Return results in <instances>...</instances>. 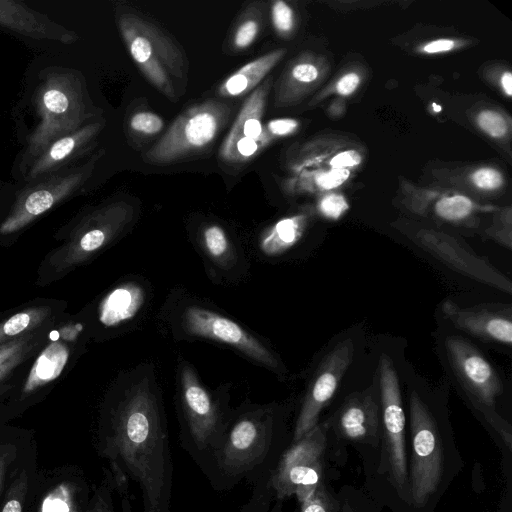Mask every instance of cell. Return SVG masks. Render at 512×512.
Segmentation results:
<instances>
[{"mask_svg": "<svg viewBox=\"0 0 512 512\" xmlns=\"http://www.w3.org/2000/svg\"><path fill=\"white\" fill-rule=\"evenodd\" d=\"M101 452L111 466L112 481L133 482L143 512H171L173 466L159 400L152 387L128 388L112 410Z\"/></svg>", "mask_w": 512, "mask_h": 512, "instance_id": "obj_1", "label": "cell"}, {"mask_svg": "<svg viewBox=\"0 0 512 512\" xmlns=\"http://www.w3.org/2000/svg\"><path fill=\"white\" fill-rule=\"evenodd\" d=\"M359 76L355 73H348L345 76H343L338 84H337V91L341 95H349L355 91L359 84Z\"/></svg>", "mask_w": 512, "mask_h": 512, "instance_id": "obj_40", "label": "cell"}, {"mask_svg": "<svg viewBox=\"0 0 512 512\" xmlns=\"http://www.w3.org/2000/svg\"><path fill=\"white\" fill-rule=\"evenodd\" d=\"M328 422L284 450L254 483L250 500L240 512H278V505L295 495L299 502L311 497L321 483Z\"/></svg>", "mask_w": 512, "mask_h": 512, "instance_id": "obj_5", "label": "cell"}, {"mask_svg": "<svg viewBox=\"0 0 512 512\" xmlns=\"http://www.w3.org/2000/svg\"><path fill=\"white\" fill-rule=\"evenodd\" d=\"M264 8V2L256 1L242 12L230 38L234 51H244L257 40L264 25Z\"/></svg>", "mask_w": 512, "mask_h": 512, "instance_id": "obj_23", "label": "cell"}, {"mask_svg": "<svg viewBox=\"0 0 512 512\" xmlns=\"http://www.w3.org/2000/svg\"><path fill=\"white\" fill-rule=\"evenodd\" d=\"M474 184L482 189L493 190L501 186L503 179L501 174L491 168H482L472 175Z\"/></svg>", "mask_w": 512, "mask_h": 512, "instance_id": "obj_35", "label": "cell"}, {"mask_svg": "<svg viewBox=\"0 0 512 512\" xmlns=\"http://www.w3.org/2000/svg\"><path fill=\"white\" fill-rule=\"evenodd\" d=\"M300 512H338L336 505L321 484L316 492L300 503Z\"/></svg>", "mask_w": 512, "mask_h": 512, "instance_id": "obj_31", "label": "cell"}, {"mask_svg": "<svg viewBox=\"0 0 512 512\" xmlns=\"http://www.w3.org/2000/svg\"><path fill=\"white\" fill-rule=\"evenodd\" d=\"M106 126L102 116L83 127L53 140L21 172L13 176L15 182H27L89 157L97 139Z\"/></svg>", "mask_w": 512, "mask_h": 512, "instance_id": "obj_16", "label": "cell"}, {"mask_svg": "<svg viewBox=\"0 0 512 512\" xmlns=\"http://www.w3.org/2000/svg\"><path fill=\"white\" fill-rule=\"evenodd\" d=\"M411 430L410 495L417 505L425 504L436 492L443 473L440 433L430 410L416 391L409 400Z\"/></svg>", "mask_w": 512, "mask_h": 512, "instance_id": "obj_9", "label": "cell"}, {"mask_svg": "<svg viewBox=\"0 0 512 512\" xmlns=\"http://www.w3.org/2000/svg\"><path fill=\"white\" fill-rule=\"evenodd\" d=\"M16 351L15 347H5V349H2L0 351V362L9 358V355H12ZM5 365L0 364V370L4 369Z\"/></svg>", "mask_w": 512, "mask_h": 512, "instance_id": "obj_44", "label": "cell"}, {"mask_svg": "<svg viewBox=\"0 0 512 512\" xmlns=\"http://www.w3.org/2000/svg\"><path fill=\"white\" fill-rule=\"evenodd\" d=\"M128 129L135 137H154L164 129V121L152 111L140 110L129 117Z\"/></svg>", "mask_w": 512, "mask_h": 512, "instance_id": "obj_28", "label": "cell"}, {"mask_svg": "<svg viewBox=\"0 0 512 512\" xmlns=\"http://www.w3.org/2000/svg\"><path fill=\"white\" fill-rule=\"evenodd\" d=\"M445 350L456 378L474 404L492 424L500 423L502 419L494 407L503 385L493 365L474 344L459 335L445 339Z\"/></svg>", "mask_w": 512, "mask_h": 512, "instance_id": "obj_10", "label": "cell"}, {"mask_svg": "<svg viewBox=\"0 0 512 512\" xmlns=\"http://www.w3.org/2000/svg\"><path fill=\"white\" fill-rule=\"evenodd\" d=\"M272 78L265 79L243 102L219 150L228 164H243L254 159L273 139L262 123Z\"/></svg>", "mask_w": 512, "mask_h": 512, "instance_id": "obj_12", "label": "cell"}, {"mask_svg": "<svg viewBox=\"0 0 512 512\" xmlns=\"http://www.w3.org/2000/svg\"><path fill=\"white\" fill-rule=\"evenodd\" d=\"M233 113L230 103L207 99L185 109L143 155L148 164L166 165L206 150Z\"/></svg>", "mask_w": 512, "mask_h": 512, "instance_id": "obj_7", "label": "cell"}, {"mask_svg": "<svg viewBox=\"0 0 512 512\" xmlns=\"http://www.w3.org/2000/svg\"><path fill=\"white\" fill-rule=\"evenodd\" d=\"M454 47V42L449 39H439L432 41L423 47V51L427 53H438L449 51Z\"/></svg>", "mask_w": 512, "mask_h": 512, "instance_id": "obj_41", "label": "cell"}, {"mask_svg": "<svg viewBox=\"0 0 512 512\" xmlns=\"http://www.w3.org/2000/svg\"><path fill=\"white\" fill-rule=\"evenodd\" d=\"M68 359V349L59 342L51 343L36 360L26 390H32L58 377Z\"/></svg>", "mask_w": 512, "mask_h": 512, "instance_id": "obj_24", "label": "cell"}, {"mask_svg": "<svg viewBox=\"0 0 512 512\" xmlns=\"http://www.w3.org/2000/svg\"><path fill=\"white\" fill-rule=\"evenodd\" d=\"M477 120L481 129L492 137H502L507 133V123L497 112L483 111Z\"/></svg>", "mask_w": 512, "mask_h": 512, "instance_id": "obj_32", "label": "cell"}, {"mask_svg": "<svg viewBox=\"0 0 512 512\" xmlns=\"http://www.w3.org/2000/svg\"><path fill=\"white\" fill-rule=\"evenodd\" d=\"M104 154L102 148L79 163L34 180L4 184L0 197L8 199L9 210L0 224V232H15L78 194L93 177Z\"/></svg>", "mask_w": 512, "mask_h": 512, "instance_id": "obj_6", "label": "cell"}, {"mask_svg": "<svg viewBox=\"0 0 512 512\" xmlns=\"http://www.w3.org/2000/svg\"><path fill=\"white\" fill-rule=\"evenodd\" d=\"M382 435L394 485L402 489L407 481L405 413L397 371L391 359L382 354L378 362Z\"/></svg>", "mask_w": 512, "mask_h": 512, "instance_id": "obj_11", "label": "cell"}, {"mask_svg": "<svg viewBox=\"0 0 512 512\" xmlns=\"http://www.w3.org/2000/svg\"><path fill=\"white\" fill-rule=\"evenodd\" d=\"M27 490L28 476L22 471L11 483L0 512H22Z\"/></svg>", "mask_w": 512, "mask_h": 512, "instance_id": "obj_29", "label": "cell"}, {"mask_svg": "<svg viewBox=\"0 0 512 512\" xmlns=\"http://www.w3.org/2000/svg\"><path fill=\"white\" fill-rule=\"evenodd\" d=\"M305 226L304 215L283 218L264 233L260 247L268 255L281 254L298 242Z\"/></svg>", "mask_w": 512, "mask_h": 512, "instance_id": "obj_22", "label": "cell"}, {"mask_svg": "<svg viewBox=\"0 0 512 512\" xmlns=\"http://www.w3.org/2000/svg\"><path fill=\"white\" fill-rule=\"evenodd\" d=\"M432 107L435 112H440L442 109L441 106L437 105L436 103H432Z\"/></svg>", "mask_w": 512, "mask_h": 512, "instance_id": "obj_45", "label": "cell"}, {"mask_svg": "<svg viewBox=\"0 0 512 512\" xmlns=\"http://www.w3.org/2000/svg\"><path fill=\"white\" fill-rule=\"evenodd\" d=\"M347 209L348 203L339 194L327 195L319 203L320 212L330 219H338Z\"/></svg>", "mask_w": 512, "mask_h": 512, "instance_id": "obj_33", "label": "cell"}, {"mask_svg": "<svg viewBox=\"0 0 512 512\" xmlns=\"http://www.w3.org/2000/svg\"><path fill=\"white\" fill-rule=\"evenodd\" d=\"M181 406V445L205 472L229 419L189 366L181 372Z\"/></svg>", "mask_w": 512, "mask_h": 512, "instance_id": "obj_8", "label": "cell"}, {"mask_svg": "<svg viewBox=\"0 0 512 512\" xmlns=\"http://www.w3.org/2000/svg\"><path fill=\"white\" fill-rule=\"evenodd\" d=\"M0 31L31 45L67 46L79 40L76 32L18 0H0Z\"/></svg>", "mask_w": 512, "mask_h": 512, "instance_id": "obj_17", "label": "cell"}, {"mask_svg": "<svg viewBox=\"0 0 512 512\" xmlns=\"http://www.w3.org/2000/svg\"><path fill=\"white\" fill-rule=\"evenodd\" d=\"M11 460V454L8 449L1 448L0 449V492L2 489L3 481L7 466Z\"/></svg>", "mask_w": 512, "mask_h": 512, "instance_id": "obj_42", "label": "cell"}, {"mask_svg": "<svg viewBox=\"0 0 512 512\" xmlns=\"http://www.w3.org/2000/svg\"><path fill=\"white\" fill-rule=\"evenodd\" d=\"M183 327L190 335L228 344L271 369H280L277 358L266 346L239 324L223 315L198 306H190L183 313Z\"/></svg>", "mask_w": 512, "mask_h": 512, "instance_id": "obj_14", "label": "cell"}, {"mask_svg": "<svg viewBox=\"0 0 512 512\" xmlns=\"http://www.w3.org/2000/svg\"><path fill=\"white\" fill-rule=\"evenodd\" d=\"M416 240L422 249L458 273L501 292L512 293V283L506 275L456 239L433 231H422Z\"/></svg>", "mask_w": 512, "mask_h": 512, "instance_id": "obj_15", "label": "cell"}, {"mask_svg": "<svg viewBox=\"0 0 512 512\" xmlns=\"http://www.w3.org/2000/svg\"><path fill=\"white\" fill-rule=\"evenodd\" d=\"M135 216L134 206L125 200L109 202L91 217V225L81 236L79 246L84 252H93L102 247L110 238L129 225Z\"/></svg>", "mask_w": 512, "mask_h": 512, "instance_id": "obj_20", "label": "cell"}, {"mask_svg": "<svg viewBox=\"0 0 512 512\" xmlns=\"http://www.w3.org/2000/svg\"><path fill=\"white\" fill-rule=\"evenodd\" d=\"M355 347L351 339H345L325 355L313 374L304 396L294 432L293 442L298 441L317 424L321 411L330 402L352 363Z\"/></svg>", "mask_w": 512, "mask_h": 512, "instance_id": "obj_13", "label": "cell"}, {"mask_svg": "<svg viewBox=\"0 0 512 512\" xmlns=\"http://www.w3.org/2000/svg\"><path fill=\"white\" fill-rule=\"evenodd\" d=\"M110 485L111 479L108 476L97 489L89 512H114Z\"/></svg>", "mask_w": 512, "mask_h": 512, "instance_id": "obj_34", "label": "cell"}, {"mask_svg": "<svg viewBox=\"0 0 512 512\" xmlns=\"http://www.w3.org/2000/svg\"><path fill=\"white\" fill-rule=\"evenodd\" d=\"M22 149L12 167L21 172L53 140L102 117L81 71L50 64L33 71L14 111Z\"/></svg>", "mask_w": 512, "mask_h": 512, "instance_id": "obj_2", "label": "cell"}, {"mask_svg": "<svg viewBox=\"0 0 512 512\" xmlns=\"http://www.w3.org/2000/svg\"><path fill=\"white\" fill-rule=\"evenodd\" d=\"M298 127V122L291 118L273 119L264 124L265 132L274 140L278 137L293 133Z\"/></svg>", "mask_w": 512, "mask_h": 512, "instance_id": "obj_36", "label": "cell"}, {"mask_svg": "<svg viewBox=\"0 0 512 512\" xmlns=\"http://www.w3.org/2000/svg\"><path fill=\"white\" fill-rule=\"evenodd\" d=\"M435 213L442 219L457 222L467 218L474 210L472 201L463 195L446 196L435 204Z\"/></svg>", "mask_w": 512, "mask_h": 512, "instance_id": "obj_27", "label": "cell"}, {"mask_svg": "<svg viewBox=\"0 0 512 512\" xmlns=\"http://www.w3.org/2000/svg\"><path fill=\"white\" fill-rule=\"evenodd\" d=\"M502 87L508 96L512 95V75L510 72H506L501 78Z\"/></svg>", "mask_w": 512, "mask_h": 512, "instance_id": "obj_43", "label": "cell"}, {"mask_svg": "<svg viewBox=\"0 0 512 512\" xmlns=\"http://www.w3.org/2000/svg\"><path fill=\"white\" fill-rule=\"evenodd\" d=\"M361 162V156L355 150H347L334 156L330 165L334 168H345L356 166Z\"/></svg>", "mask_w": 512, "mask_h": 512, "instance_id": "obj_39", "label": "cell"}, {"mask_svg": "<svg viewBox=\"0 0 512 512\" xmlns=\"http://www.w3.org/2000/svg\"><path fill=\"white\" fill-rule=\"evenodd\" d=\"M336 431L345 439L377 446L382 427L380 404L375 398V383L355 392L344 401L334 417Z\"/></svg>", "mask_w": 512, "mask_h": 512, "instance_id": "obj_18", "label": "cell"}, {"mask_svg": "<svg viewBox=\"0 0 512 512\" xmlns=\"http://www.w3.org/2000/svg\"><path fill=\"white\" fill-rule=\"evenodd\" d=\"M274 410L254 408L229 419L204 474L217 489L255 483L281 454Z\"/></svg>", "mask_w": 512, "mask_h": 512, "instance_id": "obj_3", "label": "cell"}, {"mask_svg": "<svg viewBox=\"0 0 512 512\" xmlns=\"http://www.w3.org/2000/svg\"><path fill=\"white\" fill-rule=\"evenodd\" d=\"M201 238L210 258L224 264L231 254L230 242L224 229L216 224L208 225L203 229Z\"/></svg>", "mask_w": 512, "mask_h": 512, "instance_id": "obj_26", "label": "cell"}, {"mask_svg": "<svg viewBox=\"0 0 512 512\" xmlns=\"http://www.w3.org/2000/svg\"><path fill=\"white\" fill-rule=\"evenodd\" d=\"M271 20L278 34H288L294 25V14L291 7L281 0L273 2L271 6Z\"/></svg>", "mask_w": 512, "mask_h": 512, "instance_id": "obj_30", "label": "cell"}, {"mask_svg": "<svg viewBox=\"0 0 512 512\" xmlns=\"http://www.w3.org/2000/svg\"><path fill=\"white\" fill-rule=\"evenodd\" d=\"M131 289H118L114 291L105 303L102 312V320L106 323H114L123 320L122 308L125 307L132 314L137 309L139 301V292L131 293Z\"/></svg>", "mask_w": 512, "mask_h": 512, "instance_id": "obj_25", "label": "cell"}, {"mask_svg": "<svg viewBox=\"0 0 512 512\" xmlns=\"http://www.w3.org/2000/svg\"><path fill=\"white\" fill-rule=\"evenodd\" d=\"M284 54L283 49H277L246 63L219 85L218 95L223 98H236L253 91L265 80Z\"/></svg>", "mask_w": 512, "mask_h": 512, "instance_id": "obj_21", "label": "cell"}, {"mask_svg": "<svg viewBox=\"0 0 512 512\" xmlns=\"http://www.w3.org/2000/svg\"><path fill=\"white\" fill-rule=\"evenodd\" d=\"M127 50L145 78L172 102L185 92L189 63L181 45L160 25L125 5L115 14Z\"/></svg>", "mask_w": 512, "mask_h": 512, "instance_id": "obj_4", "label": "cell"}, {"mask_svg": "<svg viewBox=\"0 0 512 512\" xmlns=\"http://www.w3.org/2000/svg\"><path fill=\"white\" fill-rule=\"evenodd\" d=\"M442 313L459 330L484 341L511 346L512 319L510 306L462 307L448 299L442 303Z\"/></svg>", "mask_w": 512, "mask_h": 512, "instance_id": "obj_19", "label": "cell"}, {"mask_svg": "<svg viewBox=\"0 0 512 512\" xmlns=\"http://www.w3.org/2000/svg\"><path fill=\"white\" fill-rule=\"evenodd\" d=\"M32 316L29 312H20L9 318L3 325V333L8 336L16 335L30 324Z\"/></svg>", "mask_w": 512, "mask_h": 512, "instance_id": "obj_38", "label": "cell"}, {"mask_svg": "<svg viewBox=\"0 0 512 512\" xmlns=\"http://www.w3.org/2000/svg\"><path fill=\"white\" fill-rule=\"evenodd\" d=\"M349 177V171L345 168H333L331 171L319 174L316 177L317 184L323 189H332L343 182Z\"/></svg>", "mask_w": 512, "mask_h": 512, "instance_id": "obj_37", "label": "cell"}]
</instances>
